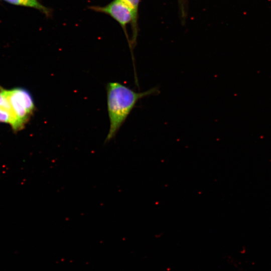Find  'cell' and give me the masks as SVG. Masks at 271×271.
<instances>
[{
    "label": "cell",
    "mask_w": 271,
    "mask_h": 271,
    "mask_svg": "<svg viewBox=\"0 0 271 271\" xmlns=\"http://www.w3.org/2000/svg\"><path fill=\"white\" fill-rule=\"evenodd\" d=\"M125 3L132 10L136 25L138 27V20L139 15V8L140 0H119Z\"/></svg>",
    "instance_id": "6"
},
{
    "label": "cell",
    "mask_w": 271,
    "mask_h": 271,
    "mask_svg": "<svg viewBox=\"0 0 271 271\" xmlns=\"http://www.w3.org/2000/svg\"><path fill=\"white\" fill-rule=\"evenodd\" d=\"M11 4L29 7L39 10L46 16L49 17L51 11L49 8L43 5L38 0H3Z\"/></svg>",
    "instance_id": "4"
},
{
    "label": "cell",
    "mask_w": 271,
    "mask_h": 271,
    "mask_svg": "<svg viewBox=\"0 0 271 271\" xmlns=\"http://www.w3.org/2000/svg\"><path fill=\"white\" fill-rule=\"evenodd\" d=\"M106 91L109 128L105 143L109 142L115 136L140 99L158 91L156 88H152L142 92H137L116 82L108 83Z\"/></svg>",
    "instance_id": "1"
},
{
    "label": "cell",
    "mask_w": 271,
    "mask_h": 271,
    "mask_svg": "<svg viewBox=\"0 0 271 271\" xmlns=\"http://www.w3.org/2000/svg\"><path fill=\"white\" fill-rule=\"evenodd\" d=\"M89 9L96 12L107 14L114 19L121 26L129 40L126 32V25L130 23L132 37L130 47H134L138 34V27L136 25L133 12L131 8L124 2L119 0H113L105 6H90Z\"/></svg>",
    "instance_id": "2"
},
{
    "label": "cell",
    "mask_w": 271,
    "mask_h": 271,
    "mask_svg": "<svg viewBox=\"0 0 271 271\" xmlns=\"http://www.w3.org/2000/svg\"><path fill=\"white\" fill-rule=\"evenodd\" d=\"M5 91L15 115L23 129L36 109L33 96L27 89L22 87L10 90L5 89Z\"/></svg>",
    "instance_id": "3"
},
{
    "label": "cell",
    "mask_w": 271,
    "mask_h": 271,
    "mask_svg": "<svg viewBox=\"0 0 271 271\" xmlns=\"http://www.w3.org/2000/svg\"><path fill=\"white\" fill-rule=\"evenodd\" d=\"M0 122L9 123L14 130L15 126V120L11 114L7 110L0 107Z\"/></svg>",
    "instance_id": "5"
},
{
    "label": "cell",
    "mask_w": 271,
    "mask_h": 271,
    "mask_svg": "<svg viewBox=\"0 0 271 271\" xmlns=\"http://www.w3.org/2000/svg\"><path fill=\"white\" fill-rule=\"evenodd\" d=\"M178 1H179L180 9H181L182 15H184V0H178Z\"/></svg>",
    "instance_id": "7"
}]
</instances>
